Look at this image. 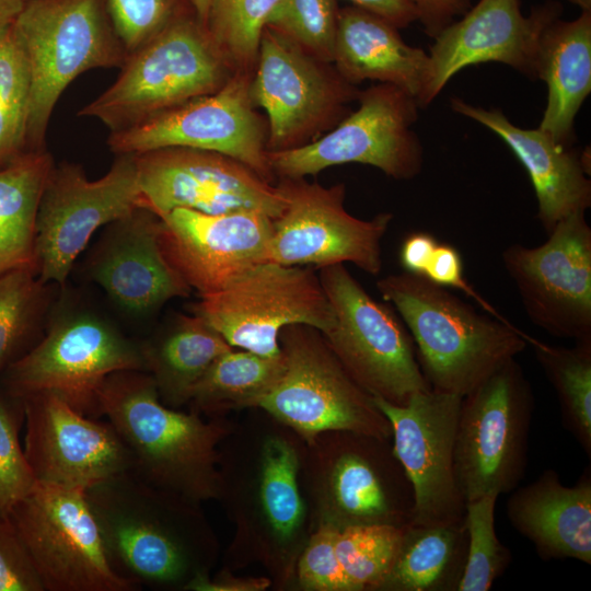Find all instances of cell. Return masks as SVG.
<instances>
[{
	"mask_svg": "<svg viewBox=\"0 0 591 591\" xmlns=\"http://www.w3.org/2000/svg\"><path fill=\"white\" fill-rule=\"evenodd\" d=\"M376 288L399 313L422 374L436 391L466 395L522 352L531 338L422 275H387Z\"/></svg>",
	"mask_w": 591,
	"mask_h": 591,
	"instance_id": "obj_1",
	"label": "cell"
},
{
	"mask_svg": "<svg viewBox=\"0 0 591 591\" xmlns=\"http://www.w3.org/2000/svg\"><path fill=\"white\" fill-rule=\"evenodd\" d=\"M118 573L140 587L185 586L205 572L207 533L197 503L126 472L85 490Z\"/></svg>",
	"mask_w": 591,
	"mask_h": 591,
	"instance_id": "obj_2",
	"label": "cell"
},
{
	"mask_svg": "<svg viewBox=\"0 0 591 591\" xmlns=\"http://www.w3.org/2000/svg\"><path fill=\"white\" fill-rule=\"evenodd\" d=\"M97 406L99 417L112 424L129 450L131 472L139 478L194 502L218 495L221 428L164 405L150 374H111L99 391Z\"/></svg>",
	"mask_w": 591,
	"mask_h": 591,
	"instance_id": "obj_3",
	"label": "cell"
},
{
	"mask_svg": "<svg viewBox=\"0 0 591 591\" xmlns=\"http://www.w3.org/2000/svg\"><path fill=\"white\" fill-rule=\"evenodd\" d=\"M10 35L31 81L28 151L46 149L51 113L77 77L95 68H121L128 58L106 0H34L18 15Z\"/></svg>",
	"mask_w": 591,
	"mask_h": 591,
	"instance_id": "obj_4",
	"label": "cell"
},
{
	"mask_svg": "<svg viewBox=\"0 0 591 591\" xmlns=\"http://www.w3.org/2000/svg\"><path fill=\"white\" fill-rule=\"evenodd\" d=\"M235 72L196 14L171 24L128 56L115 82L78 116L111 132L135 127L192 99L219 90Z\"/></svg>",
	"mask_w": 591,
	"mask_h": 591,
	"instance_id": "obj_5",
	"label": "cell"
},
{
	"mask_svg": "<svg viewBox=\"0 0 591 591\" xmlns=\"http://www.w3.org/2000/svg\"><path fill=\"white\" fill-rule=\"evenodd\" d=\"M285 369L254 406L294 429L306 440L325 431H347L386 440V417L345 370L322 333L294 324L279 335Z\"/></svg>",
	"mask_w": 591,
	"mask_h": 591,
	"instance_id": "obj_6",
	"label": "cell"
},
{
	"mask_svg": "<svg viewBox=\"0 0 591 591\" xmlns=\"http://www.w3.org/2000/svg\"><path fill=\"white\" fill-rule=\"evenodd\" d=\"M534 406L531 384L515 358L462 396L454 471L465 503L519 486L528 466Z\"/></svg>",
	"mask_w": 591,
	"mask_h": 591,
	"instance_id": "obj_7",
	"label": "cell"
},
{
	"mask_svg": "<svg viewBox=\"0 0 591 591\" xmlns=\"http://www.w3.org/2000/svg\"><path fill=\"white\" fill-rule=\"evenodd\" d=\"M318 269L333 311L322 335L348 374L371 396L396 405L430 390L413 338L391 306L372 298L344 264Z\"/></svg>",
	"mask_w": 591,
	"mask_h": 591,
	"instance_id": "obj_8",
	"label": "cell"
},
{
	"mask_svg": "<svg viewBox=\"0 0 591 591\" xmlns=\"http://www.w3.org/2000/svg\"><path fill=\"white\" fill-rule=\"evenodd\" d=\"M359 106L327 134L287 150L268 151L277 178H304L335 165L360 163L406 181L422 169L424 151L413 130L419 106L408 92L389 83L360 91Z\"/></svg>",
	"mask_w": 591,
	"mask_h": 591,
	"instance_id": "obj_9",
	"label": "cell"
},
{
	"mask_svg": "<svg viewBox=\"0 0 591 591\" xmlns=\"http://www.w3.org/2000/svg\"><path fill=\"white\" fill-rule=\"evenodd\" d=\"M9 515L44 591H135L116 571L84 490L36 483Z\"/></svg>",
	"mask_w": 591,
	"mask_h": 591,
	"instance_id": "obj_10",
	"label": "cell"
},
{
	"mask_svg": "<svg viewBox=\"0 0 591 591\" xmlns=\"http://www.w3.org/2000/svg\"><path fill=\"white\" fill-rule=\"evenodd\" d=\"M144 370L140 347L113 326L85 313L55 321L46 335L2 372L11 398L53 394L99 418L97 394L113 373Z\"/></svg>",
	"mask_w": 591,
	"mask_h": 591,
	"instance_id": "obj_11",
	"label": "cell"
},
{
	"mask_svg": "<svg viewBox=\"0 0 591 591\" xmlns=\"http://www.w3.org/2000/svg\"><path fill=\"white\" fill-rule=\"evenodd\" d=\"M193 313L204 317L233 348L262 356L281 354L280 332L294 324L326 332L333 311L312 267L266 260L221 290L200 297Z\"/></svg>",
	"mask_w": 591,
	"mask_h": 591,
	"instance_id": "obj_12",
	"label": "cell"
},
{
	"mask_svg": "<svg viewBox=\"0 0 591 591\" xmlns=\"http://www.w3.org/2000/svg\"><path fill=\"white\" fill-rule=\"evenodd\" d=\"M360 91L333 63L323 61L279 32L265 27L250 82L255 107L264 109L268 151L306 144L335 127Z\"/></svg>",
	"mask_w": 591,
	"mask_h": 591,
	"instance_id": "obj_13",
	"label": "cell"
},
{
	"mask_svg": "<svg viewBox=\"0 0 591 591\" xmlns=\"http://www.w3.org/2000/svg\"><path fill=\"white\" fill-rule=\"evenodd\" d=\"M116 155L108 172L94 181L79 164H54L36 218V274L43 283L63 287L94 232L141 207L136 157Z\"/></svg>",
	"mask_w": 591,
	"mask_h": 591,
	"instance_id": "obj_14",
	"label": "cell"
},
{
	"mask_svg": "<svg viewBox=\"0 0 591 591\" xmlns=\"http://www.w3.org/2000/svg\"><path fill=\"white\" fill-rule=\"evenodd\" d=\"M251 72L235 71L216 92L192 99L126 130L109 132L115 154L184 147L230 157L273 183L268 125L250 96Z\"/></svg>",
	"mask_w": 591,
	"mask_h": 591,
	"instance_id": "obj_15",
	"label": "cell"
},
{
	"mask_svg": "<svg viewBox=\"0 0 591 591\" xmlns=\"http://www.w3.org/2000/svg\"><path fill=\"white\" fill-rule=\"evenodd\" d=\"M276 185L286 204L274 219L268 260L313 268L351 263L372 276L381 273L391 212L369 220L350 215L344 184L325 187L304 178H278Z\"/></svg>",
	"mask_w": 591,
	"mask_h": 591,
	"instance_id": "obj_16",
	"label": "cell"
},
{
	"mask_svg": "<svg viewBox=\"0 0 591 591\" xmlns=\"http://www.w3.org/2000/svg\"><path fill=\"white\" fill-rule=\"evenodd\" d=\"M535 247L511 244L501 254L526 316L547 334L591 339V228L575 212Z\"/></svg>",
	"mask_w": 591,
	"mask_h": 591,
	"instance_id": "obj_17",
	"label": "cell"
},
{
	"mask_svg": "<svg viewBox=\"0 0 591 591\" xmlns=\"http://www.w3.org/2000/svg\"><path fill=\"white\" fill-rule=\"evenodd\" d=\"M135 157L141 207L158 217L183 208L211 215L258 211L276 219L285 208L277 185L230 157L184 147Z\"/></svg>",
	"mask_w": 591,
	"mask_h": 591,
	"instance_id": "obj_18",
	"label": "cell"
},
{
	"mask_svg": "<svg viewBox=\"0 0 591 591\" xmlns=\"http://www.w3.org/2000/svg\"><path fill=\"white\" fill-rule=\"evenodd\" d=\"M372 398L390 422L393 452L413 487L412 523H463L465 501L454 471V442L462 396L430 389L415 394L404 405Z\"/></svg>",
	"mask_w": 591,
	"mask_h": 591,
	"instance_id": "obj_19",
	"label": "cell"
},
{
	"mask_svg": "<svg viewBox=\"0 0 591 591\" xmlns=\"http://www.w3.org/2000/svg\"><path fill=\"white\" fill-rule=\"evenodd\" d=\"M20 401L23 449L38 483L85 491L131 472L130 452L109 421L84 415L53 394Z\"/></svg>",
	"mask_w": 591,
	"mask_h": 591,
	"instance_id": "obj_20",
	"label": "cell"
},
{
	"mask_svg": "<svg viewBox=\"0 0 591 591\" xmlns=\"http://www.w3.org/2000/svg\"><path fill=\"white\" fill-rule=\"evenodd\" d=\"M561 10L559 2L548 1L524 15L521 0H479L433 37L427 77L416 97L419 108L428 106L468 66L500 62L536 78L541 34Z\"/></svg>",
	"mask_w": 591,
	"mask_h": 591,
	"instance_id": "obj_21",
	"label": "cell"
},
{
	"mask_svg": "<svg viewBox=\"0 0 591 591\" xmlns=\"http://www.w3.org/2000/svg\"><path fill=\"white\" fill-rule=\"evenodd\" d=\"M273 232L274 219L263 212L178 208L160 217L159 243L170 265L202 297L268 260Z\"/></svg>",
	"mask_w": 591,
	"mask_h": 591,
	"instance_id": "obj_22",
	"label": "cell"
},
{
	"mask_svg": "<svg viewBox=\"0 0 591 591\" xmlns=\"http://www.w3.org/2000/svg\"><path fill=\"white\" fill-rule=\"evenodd\" d=\"M109 225L90 271L117 304L139 314L190 294L161 250L160 217L140 207Z\"/></svg>",
	"mask_w": 591,
	"mask_h": 591,
	"instance_id": "obj_23",
	"label": "cell"
},
{
	"mask_svg": "<svg viewBox=\"0 0 591 591\" xmlns=\"http://www.w3.org/2000/svg\"><path fill=\"white\" fill-rule=\"evenodd\" d=\"M328 475L334 523L404 528L414 517L410 482L385 440L344 432Z\"/></svg>",
	"mask_w": 591,
	"mask_h": 591,
	"instance_id": "obj_24",
	"label": "cell"
},
{
	"mask_svg": "<svg viewBox=\"0 0 591 591\" xmlns=\"http://www.w3.org/2000/svg\"><path fill=\"white\" fill-rule=\"evenodd\" d=\"M452 109L485 126L512 150L526 170L537 199V219L548 233L561 219L591 206L590 169L584 154L556 143L542 129L512 124L497 108L487 109L461 99Z\"/></svg>",
	"mask_w": 591,
	"mask_h": 591,
	"instance_id": "obj_25",
	"label": "cell"
},
{
	"mask_svg": "<svg viewBox=\"0 0 591 591\" xmlns=\"http://www.w3.org/2000/svg\"><path fill=\"white\" fill-rule=\"evenodd\" d=\"M506 502L512 528L528 538L542 560L575 559L591 564V470L572 486L548 468L515 487Z\"/></svg>",
	"mask_w": 591,
	"mask_h": 591,
	"instance_id": "obj_26",
	"label": "cell"
},
{
	"mask_svg": "<svg viewBox=\"0 0 591 591\" xmlns=\"http://www.w3.org/2000/svg\"><path fill=\"white\" fill-rule=\"evenodd\" d=\"M333 65L349 83L393 84L415 99L428 72L429 56L407 45L398 28L356 5L339 9Z\"/></svg>",
	"mask_w": 591,
	"mask_h": 591,
	"instance_id": "obj_27",
	"label": "cell"
},
{
	"mask_svg": "<svg viewBox=\"0 0 591 591\" xmlns=\"http://www.w3.org/2000/svg\"><path fill=\"white\" fill-rule=\"evenodd\" d=\"M536 78L546 82L548 92L538 128L569 147L575 118L591 92V11L546 25L538 40Z\"/></svg>",
	"mask_w": 591,
	"mask_h": 591,
	"instance_id": "obj_28",
	"label": "cell"
},
{
	"mask_svg": "<svg viewBox=\"0 0 591 591\" xmlns=\"http://www.w3.org/2000/svg\"><path fill=\"white\" fill-rule=\"evenodd\" d=\"M467 548L465 522L410 523L403 530L396 558L378 590L457 591Z\"/></svg>",
	"mask_w": 591,
	"mask_h": 591,
	"instance_id": "obj_29",
	"label": "cell"
},
{
	"mask_svg": "<svg viewBox=\"0 0 591 591\" xmlns=\"http://www.w3.org/2000/svg\"><path fill=\"white\" fill-rule=\"evenodd\" d=\"M200 315H181L154 343L140 347L144 370L155 382L160 397L179 405L189 401L194 385L209 367L232 349Z\"/></svg>",
	"mask_w": 591,
	"mask_h": 591,
	"instance_id": "obj_30",
	"label": "cell"
},
{
	"mask_svg": "<svg viewBox=\"0 0 591 591\" xmlns=\"http://www.w3.org/2000/svg\"><path fill=\"white\" fill-rule=\"evenodd\" d=\"M53 166L44 149L28 151L0 170V276L19 268L36 271L37 210Z\"/></svg>",
	"mask_w": 591,
	"mask_h": 591,
	"instance_id": "obj_31",
	"label": "cell"
},
{
	"mask_svg": "<svg viewBox=\"0 0 591 591\" xmlns=\"http://www.w3.org/2000/svg\"><path fill=\"white\" fill-rule=\"evenodd\" d=\"M528 346L556 393L563 426L590 459L591 339L564 347L531 336Z\"/></svg>",
	"mask_w": 591,
	"mask_h": 591,
	"instance_id": "obj_32",
	"label": "cell"
},
{
	"mask_svg": "<svg viewBox=\"0 0 591 591\" xmlns=\"http://www.w3.org/2000/svg\"><path fill=\"white\" fill-rule=\"evenodd\" d=\"M285 369L282 351L262 356L234 348L222 354L194 385L189 401L204 409L254 406L280 378Z\"/></svg>",
	"mask_w": 591,
	"mask_h": 591,
	"instance_id": "obj_33",
	"label": "cell"
},
{
	"mask_svg": "<svg viewBox=\"0 0 591 591\" xmlns=\"http://www.w3.org/2000/svg\"><path fill=\"white\" fill-rule=\"evenodd\" d=\"M259 499L271 532L291 540L303 522L304 506L298 487V455L285 439H269L262 452Z\"/></svg>",
	"mask_w": 591,
	"mask_h": 591,
	"instance_id": "obj_34",
	"label": "cell"
},
{
	"mask_svg": "<svg viewBox=\"0 0 591 591\" xmlns=\"http://www.w3.org/2000/svg\"><path fill=\"white\" fill-rule=\"evenodd\" d=\"M46 287L32 268L0 276V375L30 349L47 303Z\"/></svg>",
	"mask_w": 591,
	"mask_h": 591,
	"instance_id": "obj_35",
	"label": "cell"
},
{
	"mask_svg": "<svg viewBox=\"0 0 591 591\" xmlns=\"http://www.w3.org/2000/svg\"><path fill=\"white\" fill-rule=\"evenodd\" d=\"M281 0H213L206 28L235 71L253 72L267 20Z\"/></svg>",
	"mask_w": 591,
	"mask_h": 591,
	"instance_id": "obj_36",
	"label": "cell"
},
{
	"mask_svg": "<svg viewBox=\"0 0 591 591\" xmlns=\"http://www.w3.org/2000/svg\"><path fill=\"white\" fill-rule=\"evenodd\" d=\"M404 528L384 523L338 528L336 553L355 591L378 590L396 558Z\"/></svg>",
	"mask_w": 591,
	"mask_h": 591,
	"instance_id": "obj_37",
	"label": "cell"
},
{
	"mask_svg": "<svg viewBox=\"0 0 591 591\" xmlns=\"http://www.w3.org/2000/svg\"><path fill=\"white\" fill-rule=\"evenodd\" d=\"M30 99L28 69L8 31L0 35V170L28 152Z\"/></svg>",
	"mask_w": 591,
	"mask_h": 591,
	"instance_id": "obj_38",
	"label": "cell"
},
{
	"mask_svg": "<svg viewBox=\"0 0 591 591\" xmlns=\"http://www.w3.org/2000/svg\"><path fill=\"white\" fill-rule=\"evenodd\" d=\"M497 495L465 503L466 561L457 591H488L509 567L512 555L495 530Z\"/></svg>",
	"mask_w": 591,
	"mask_h": 591,
	"instance_id": "obj_39",
	"label": "cell"
},
{
	"mask_svg": "<svg viewBox=\"0 0 591 591\" xmlns=\"http://www.w3.org/2000/svg\"><path fill=\"white\" fill-rule=\"evenodd\" d=\"M337 0H281L266 26L312 56L333 63L338 26Z\"/></svg>",
	"mask_w": 591,
	"mask_h": 591,
	"instance_id": "obj_40",
	"label": "cell"
},
{
	"mask_svg": "<svg viewBox=\"0 0 591 591\" xmlns=\"http://www.w3.org/2000/svg\"><path fill=\"white\" fill-rule=\"evenodd\" d=\"M128 56L176 21L196 14L193 0H106Z\"/></svg>",
	"mask_w": 591,
	"mask_h": 591,
	"instance_id": "obj_41",
	"label": "cell"
},
{
	"mask_svg": "<svg viewBox=\"0 0 591 591\" xmlns=\"http://www.w3.org/2000/svg\"><path fill=\"white\" fill-rule=\"evenodd\" d=\"M23 421L22 402L9 397L0 387V512L3 513L37 483L19 438Z\"/></svg>",
	"mask_w": 591,
	"mask_h": 591,
	"instance_id": "obj_42",
	"label": "cell"
},
{
	"mask_svg": "<svg viewBox=\"0 0 591 591\" xmlns=\"http://www.w3.org/2000/svg\"><path fill=\"white\" fill-rule=\"evenodd\" d=\"M338 525L324 523L308 543L298 566L301 586L318 591H355L336 553Z\"/></svg>",
	"mask_w": 591,
	"mask_h": 591,
	"instance_id": "obj_43",
	"label": "cell"
},
{
	"mask_svg": "<svg viewBox=\"0 0 591 591\" xmlns=\"http://www.w3.org/2000/svg\"><path fill=\"white\" fill-rule=\"evenodd\" d=\"M0 591H44L9 513L3 512H0Z\"/></svg>",
	"mask_w": 591,
	"mask_h": 591,
	"instance_id": "obj_44",
	"label": "cell"
},
{
	"mask_svg": "<svg viewBox=\"0 0 591 591\" xmlns=\"http://www.w3.org/2000/svg\"><path fill=\"white\" fill-rule=\"evenodd\" d=\"M424 276L439 286L461 290L474 299L486 313L503 323H511L466 281L461 255L452 245L438 243Z\"/></svg>",
	"mask_w": 591,
	"mask_h": 591,
	"instance_id": "obj_45",
	"label": "cell"
},
{
	"mask_svg": "<svg viewBox=\"0 0 591 591\" xmlns=\"http://www.w3.org/2000/svg\"><path fill=\"white\" fill-rule=\"evenodd\" d=\"M418 13V21L425 33L436 37L445 26L463 15L471 7L472 0H410Z\"/></svg>",
	"mask_w": 591,
	"mask_h": 591,
	"instance_id": "obj_46",
	"label": "cell"
},
{
	"mask_svg": "<svg viewBox=\"0 0 591 591\" xmlns=\"http://www.w3.org/2000/svg\"><path fill=\"white\" fill-rule=\"evenodd\" d=\"M437 245L438 242L429 233L420 231L407 235L399 250L404 271L424 276Z\"/></svg>",
	"mask_w": 591,
	"mask_h": 591,
	"instance_id": "obj_47",
	"label": "cell"
},
{
	"mask_svg": "<svg viewBox=\"0 0 591 591\" xmlns=\"http://www.w3.org/2000/svg\"><path fill=\"white\" fill-rule=\"evenodd\" d=\"M352 5L369 11L398 30L418 21V13L410 0H349Z\"/></svg>",
	"mask_w": 591,
	"mask_h": 591,
	"instance_id": "obj_48",
	"label": "cell"
},
{
	"mask_svg": "<svg viewBox=\"0 0 591 591\" xmlns=\"http://www.w3.org/2000/svg\"><path fill=\"white\" fill-rule=\"evenodd\" d=\"M270 584L265 578H233L219 576L209 578L206 572L196 575L184 589L195 591H260Z\"/></svg>",
	"mask_w": 591,
	"mask_h": 591,
	"instance_id": "obj_49",
	"label": "cell"
},
{
	"mask_svg": "<svg viewBox=\"0 0 591 591\" xmlns=\"http://www.w3.org/2000/svg\"><path fill=\"white\" fill-rule=\"evenodd\" d=\"M34 0H0V35L7 33L18 15Z\"/></svg>",
	"mask_w": 591,
	"mask_h": 591,
	"instance_id": "obj_50",
	"label": "cell"
},
{
	"mask_svg": "<svg viewBox=\"0 0 591 591\" xmlns=\"http://www.w3.org/2000/svg\"><path fill=\"white\" fill-rule=\"evenodd\" d=\"M212 1L213 0H193L196 16L205 27Z\"/></svg>",
	"mask_w": 591,
	"mask_h": 591,
	"instance_id": "obj_51",
	"label": "cell"
},
{
	"mask_svg": "<svg viewBox=\"0 0 591 591\" xmlns=\"http://www.w3.org/2000/svg\"><path fill=\"white\" fill-rule=\"evenodd\" d=\"M573 4L581 8L582 11H591V0H569Z\"/></svg>",
	"mask_w": 591,
	"mask_h": 591,
	"instance_id": "obj_52",
	"label": "cell"
}]
</instances>
